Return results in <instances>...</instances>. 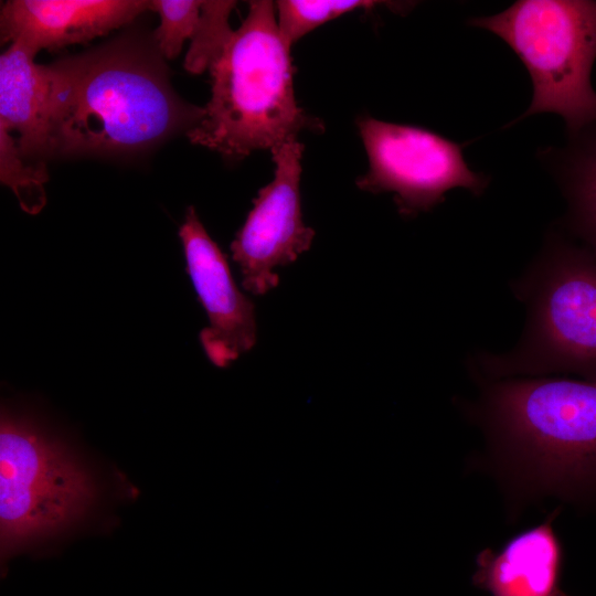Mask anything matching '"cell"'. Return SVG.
I'll use <instances>...</instances> for the list:
<instances>
[{
  "label": "cell",
  "instance_id": "1",
  "mask_svg": "<svg viewBox=\"0 0 596 596\" xmlns=\"http://www.w3.org/2000/svg\"><path fill=\"white\" fill-rule=\"evenodd\" d=\"M50 67V155L136 151L190 130L204 116V108L173 92L157 56L131 46L98 49Z\"/></svg>",
  "mask_w": 596,
  "mask_h": 596
},
{
  "label": "cell",
  "instance_id": "2",
  "mask_svg": "<svg viewBox=\"0 0 596 596\" xmlns=\"http://www.w3.org/2000/svg\"><path fill=\"white\" fill-rule=\"evenodd\" d=\"M275 4L249 1V11L209 67L211 98L189 140L230 159L297 139L324 125L297 104L290 47L283 41Z\"/></svg>",
  "mask_w": 596,
  "mask_h": 596
},
{
  "label": "cell",
  "instance_id": "3",
  "mask_svg": "<svg viewBox=\"0 0 596 596\" xmlns=\"http://www.w3.org/2000/svg\"><path fill=\"white\" fill-rule=\"evenodd\" d=\"M529 309L511 352L478 359L497 375L571 372L596 382V253L585 244L549 243L514 288Z\"/></svg>",
  "mask_w": 596,
  "mask_h": 596
},
{
  "label": "cell",
  "instance_id": "4",
  "mask_svg": "<svg viewBox=\"0 0 596 596\" xmlns=\"http://www.w3.org/2000/svg\"><path fill=\"white\" fill-rule=\"evenodd\" d=\"M469 25L501 38L526 67L533 97L520 117L560 115L572 136L596 124L590 75L596 58V1L518 0Z\"/></svg>",
  "mask_w": 596,
  "mask_h": 596
},
{
  "label": "cell",
  "instance_id": "5",
  "mask_svg": "<svg viewBox=\"0 0 596 596\" xmlns=\"http://www.w3.org/2000/svg\"><path fill=\"white\" fill-rule=\"evenodd\" d=\"M497 436L546 486L596 480V382L504 381L486 398Z\"/></svg>",
  "mask_w": 596,
  "mask_h": 596
},
{
  "label": "cell",
  "instance_id": "6",
  "mask_svg": "<svg viewBox=\"0 0 596 596\" xmlns=\"http://www.w3.org/2000/svg\"><path fill=\"white\" fill-rule=\"evenodd\" d=\"M96 497L85 467L33 415L2 406L0 421L1 554L81 519Z\"/></svg>",
  "mask_w": 596,
  "mask_h": 596
},
{
  "label": "cell",
  "instance_id": "7",
  "mask_svg": "<svg viewBox=\"0 0 596 596\" xmlns=\"http://www.w3.org/2000/svg\"><path fill=\"white\" fill-rule=\"evenodd\" d=\"M358 127L369 169L356 185L394 193L402 216L430 210L455 188L480 195L489 183L487 175L469 168L461 145L434 131L372 117L360 118Z\"/></svg>",
  "mask_w": 596,
  "mask_h": 596
},
{
  "label": "cell",
  "instance_id": "8",
  "mask_svg": "<svg viewBox=\"0 0 596 596\" xmlns=\"http://www.w3.org/2000/svg\"><path fill=\"white\" fill-rule=\"evenodd\" d=\"M304 145L291 139L272 150L274 180L258 191L243 226L231 244L242 286L260 296L275 288L277 266L294 263L307 252L315 231L302 222L299 183Z\"/></svg>",
  "mask_w": 596,
  "mask_h": 596
},
{
  "label": "cell",
  "instance_id": "9",
  "mask_svg": "<svg viewBox=\"0 0 596 596\" xmlns=\"http://www.w3.org/2000/svg\"><path fill=\"white\" fill-rule=\"evenodd\" d=\"M187 272L203 306L209 326L200 332L209 360L226 368L256 343L254 302L237 288L219 245L211 238L193 206L179 230Z\"/></svg>",
  "mask_w": 596,
  "mask_h": 596
},
{
  "label": "cell",
  "instance_id": "10",
  "mask_svg": "<svg viewBox=\"0 0 596 596\" xmlns=\"http://www.w3.org/2000/svg\"><path fill=\"white\" fill-rule=\"evenodd\" d=\"M145 0H10L1 8V42H21L36 54L87 43L131 22Z\"/></svg>",
  "mask_w": 596,
  "mask_h": 596
},
{
  "label": "cell",
  "instance_id": "11",
  "mask_svg": "<svg viewBox=\"0 0 596 596\" xmlns=\"http://www.w3.org/2000/svg\"><path fill=\"white\" fill-rule=\"evenodd\" d=\"M553 517L511 538L500 551L480 552L473 584L491 596H558L563 549Z\"/></svg>",
  "mask_w": 596,
  "mask_h": 596
},
{
  "label": "cell",
  "instance_id": "12",
  "mask_svg": "<svg viewBox=\"0 0 596 596\" xmlns=\"http://www.w3.org/2000/svg\"><path fill=\"white\" fill-rule=\"evenodd\" d=\"M13 42L0 56V132L8 135L24 160L50 155V65Z\"/></svg>",
  "mask_w": 596,
  "mask_h": 596
},
{
  "label": "cell",
  "instance_id": "13",
  "mask_svg": "<svg viewBox=\"0 0 596 596\" xmlns=\"http://www.w3.org/2000/svg\"><path fill=\"white\" fill-rule=\"evenodd\" d=\"M567 148L545 152L557 171L574 235L596 253V124L575 136Z\"/></svg>",
  "mask_w": 596,
  "mask_h": 596
},
{
  "label": "cell",
  "instance_id": "14",
  "mask_svg": "<svg viewBox=\"0 0 596 596\" xmlns=\"http://www.w3.org/2000/svg\"><path fill=\"white\" fill-rule=\"evenodd\" d=\"M379 1L370 0H280L277 1L278 30L288 47L304 35L342 14L356 9H371Z\"/></svg>",
  "mask_w": 596,
  "mask_h": 596
},
{
  "label": "cell",
  "instance_id": "15",
  "mask_svg": "<svg viewBox=\"0 0 596 596\" xmlns=\"http://www.w3.org/2000/svg\"><path fill=\"white\" fill-rule=\"evenodd\" d=\"M235 6V1L228 0L202 1L201 20L184 57L188 72L203 73L221 54L233 34L228 17Z\"/></svg>",
  "mask_w": 596,
  "mask_h": 596
},
{
  "label": "cell",
  "instance_id": "16",
  "mask_svg": "<svg viewBox=\"0 0 596 596\" xmlns=\"http://www.w3.org/2000/svg\"><path fill=\"white\" fill-rule=\"evenodd\" d=\"M0 179L26 213L36 214L45 205L44 183L49 175L44 163L26 162L11 138L3 134H0Z\"/></svg>",
  "mask_w": 596,
  "mask_h": 596
},
{
  "label": "cell",
  "instance_id": "17",
  "mask_svg": "<svg viewBox=\"0 0 596 596\" xmlns=\"http://www.w3.org/2000/svg\"><path fill=\"white\" fill-rule=\"evenodd\" d=\"M149 10L159 14L160 24L153 39L159 54L168 60L175 58L185 40L195 34L202 13V1L151 0Z\"/></svg>",
  "mask_w": 596,
  "mask_h": 596
},
{
  "label": "cell",
  "instance_id": "18",
  "mask_svg": "<svg viewBox=\"0 0 596 596\" xmlns=\"http://www.w3.org/2000/svg\"><path fill=\"white\" fill-rule=\"evenodd\" d=\"M558 596H568V595H566V594L560 592Z\"/></svg>",
  "mask_w": 596,
  "mask_h": 596
}]
</instances>
